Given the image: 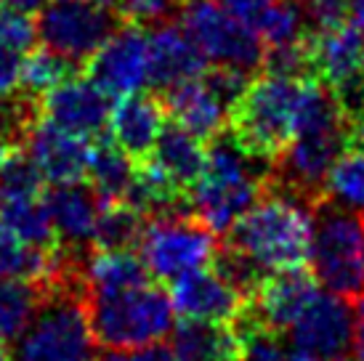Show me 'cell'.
Instances as JSON below:
<instances>
[{"instance_id":"35","label":"cell","mask_w":364,"mask_h":361,"mask_svg":"<svg viewBox=\"0 0 364 361\" xmlns=\"http://www.w3.org/2000/svg\"><path fill=\"white\" fill-rule=\"evenodd\" d=\"M35 38H38V27L30 19V14L0 0V45L27 53L35 45Z\"/></svg>"},{"instance_id":"46","label":"cell","mask_w":364,"mask_h":361,"mask_svg":"<svg viewBox=\"0 0 364 361\" xmlns=\"http://www.w3.org/2000/svg\"><path fill=\"white\" fill-rule=\"evenodd\" d=\"M0 361H11V353L6 348V343H0Z\"/></svg>"},{"instance_id":"17","label":"cell","mask_w":364,"mask_h":361,"mask_svg":"<svg viewBox=\"0 0 364 361\" xmlns=\"http://www.w3.org/2000/svg\"><path fill=\"white\" fill-rule=\"evenodd\" d=\"M43 205L53 223L59 247L70 252H82L93 239L96 218L102 210V197L91 183H51V189L43 191Z\"/></svg>"},{"instance_id":"21","label":"cell","mask_w":364,"mask_h":361,"mask_svg":"<svg viewBox=\"0 0 364 361\" xmlns=\"http://www.w3.org/2000/svg\"><path fill=\"white\" fill-rule=\"evenodd\" d=\"M165 125L162 101L131 93L120 96L109 112V139L120 146L133 162H144L154 149V141Z\"/></svg>"},{"instance_id":"29","label":"cell","mask_w":364,"mask_h":361,"mask_svg":"<svg viewBox=\"0 0 364 361\" xmlns=\"http://www.w3.org/2000/svg\"><path fill=\"white\" fill-rule=\"evenodd\" d=\"M43 284L19 279H0V343H11L35 313Z\"/></svg>"},{"instance_id":"2","label":"cell","mask_w":364,"mask_h":361,"mask_svg":"<svg viewBox=\"0 0 364 361\" xmlns=\"http://www.w3.org/2000/svg\"><path fill=\"white\" fill-rule=\"evenodd\" d=\"M11 361H99L82 281L75 269L46 281L27 327L11 340Z\"/></svg>"},{"instance_id":"39","label":"cell","mask_w":364,"mask_h":361,"mask_svg":"<svg viewBox=\"0 0 364 361\" xmlns=\"http://www.w3.org/2000/svg\"><path fill=\"white\" fill-rule=\"evenodd\" d=\"M21 64H24L21 50L0 45V99H6L21 88Z\"/></svg>"},{"instance_id":"5","label":"cell","mask_w":364,"mask_h":361,"mask_svg":"<svg viewBox=\"0 0 364 361\" xmlns=\"http://www.w3.org/2000/svg\"><path fill=\"white\" fill-rule=\"evenodd\" d=\"M306 80L282 77L272 72H263L261 77L250 80L242 96L229 109V136L250 157L274 162L293 139Z\"/></svg>"},{"instance_id":"18","label":"cell","mask_w":364,"mask_h":361,"mask_svg":"<svg viewBox=\"0 0 364 361\" xmlns=\"http://www.w3.org/2000/svg\"><path fill=\"white\" fill-rule=\"evenodd\" d=\"M168 295H171L173 311L181 319L200 321H234L242 303L247 301L234 287H229L210 266L173 279Z\"/></svg>"},{"instance_id":"36","label":"cell","mask_w":364,"mask_h":361,"mask_svg":"<svg viewBox=\"0 0 364 361\" xmlns=\"http://www.w3.org/2000/svg\"><path fill=\"white\" fill-rule=\"evenodd\" d=\"M112 6L128 21L144 24V21L171 19L173 14H178L183 0H112Z\"/></svg>"},{"instance_id":"19","label":"cell","mask_w":364,"mask_h":361,"mask_svg":"<svg viewBox=\"0 0 364 361\" xmlns=\"http://www.w3.org/2000/svg\"><path fill=\"white\" fill-rule=\"evenodd\" d=\"M210 64L194 45L189 32L171 19L157 21L149 32V85L168 90L183 80L200 77Z\"/></svg>"},{"instance_id":"44","label":"cell","mask_w":364,"mask_h":361,"mask_svg":"<svg viewBox=\"0 0 364 361\" xmlns=\"http://www.w3.org/2000/svg\"><path fill=\"white\" fill-rule=\"evenodd\" d=\"M3 3H9V6H14V9H21V11H41L48 0H3Z\"/></svg>"},{"instance_id":"4","label":"cell","mask_w":364,"mask_h":361,"mask_svg":"<svg viewBox=\"0 0 364 361\" xmlns=\"http://www.w3.org/2000/svg\"><path fill=\"white\" fill-rule=\"evenodd\" d=\"M269 171L272 162L250 157L229 136V131H221L208 141L205 171L189 191L194 215L213 234L223 237L232 229V223L261 197Z\"/></svg>"},{"instance_id":"45","label":"cell","mask_w":364,"mask_h":361,"mask_svg":"<svg viewBox=\"0 0 364 361\" xmlns=\"http://www.w3.org/2000/svg\"><path fill=\"white\" fill-rule=\"evenodd\" d=\"M287 361H327V359H319V356H311V353H304V351H293L287 353Z\"/></svg>"},{"instance_id":"6","label":"cell","mask_w":364,"mask_h":361,"mask_svg":"<svg viewBox=\"0 0 364 361\" xmlns=\"http://www.w3.org/2000/svg\"><path fill=\"white\" fill-rule=\"evenodd\" d=\"M85 308L96 345L107 351L141 348L165 340L173 330L171 295L144 281L112 292H85Z\"/></svg>"},{"instance_id":"41","label":"cell","mask_w":364,"mask_h":361,"mask_svg":"<svg viewBox=\"0 0 364 361\" xmlns=\"http://www.w3.org/2000/svg\"><path fill=\"white\" fill-rule=\"evenodd\" d=\"M356 361H364V295L354 301V345H351Z\"/></svg>"},{"instance_id":"14","label":"cell","mask_w":364,"mask_h":361,"mask_svg":"<svg viewBox=\"0 0 364 361\" xmlns=\"http://www.w3.org/2000/svg\"><path fill=\"white\" fill-rule=\"evenodd\" d=\"M316 295H319V281L314 279L311 269L293 266V269L269 271L258 284V290L245 303L261 324L284 335L311 306Z\"/></svg>"},{"instance_id":"43","label":"cell","mask_w":364,"mask_h":361,"mask_svg":"<svg viewBox=\"0 0 364 361\" xmlns=\"http://www.w3.org/2000/svg\"><path fill=\"white\" fill-rule=\"evenodd\" d=\"M348 146L364 151V117H359V120L351 125V144H348Z\"/></svg>"},{"instance_id":"47","label":"cell","mask_w":364,"mask_h":361,"mask_svg":"<svg viewBox=\"0 0 364 361\" xmlns=\"http://www.w3.org/2000/svg\"><path fill=\"white\" fill-rule=\"evenodd\" d=\"M109 3H112V0H109Z\"/></svg>"},{"instance_id":"24","label":"cell","mask_w":364,"mask_h":361,"mask_svg":"<svg viewBox=\"0 0 364 361\" xmlns=\"http://www.w3.org/2000/svg\"><path fill=\"white\" fill-rule=\"evenodd\" d=\"M64 247L56 250H38L19 237H14L3 223H0V279H19L46 284L56 274L72 269L75 258Z\"/></svg>"},{"instance_id":"1","label":"cell","mask_w":364,"mask_h":361,"mask_svg":"<svg viewBox=\"0 0 364 361\" xmlns=\"http://www.w3.org/2000/svg\"><path fill=\"white\" fill-rule=\"evenodd\" d=\"M348 144L351 120L341 109L333 90L322 80L309 77L304 82L293 139L272 162L269 180L306 205H314L322 197L324 178L333 162L343 154V149H348Z\"/></svg>"},{"instance_id":"7","label":"cell","mask_w":364,"mask_h":361,"mask_svg":"<svg viewBox=\"0 0 364 361\" xmlns=\"http://www.w3.org/2000/svg\"><path fill=\"white\" fill-rule=\"evenodd\" d=\"M309 263L327 292L348 301L364 295V212L322 194L311 205Z\"/></svg>"},{"instance_id":"9","label":"cell","mask_w":364,"mask_h":361,"mask_svg":"<svg viewBox=\"0 0 364 361\" xmlns=\"http://www.w3.org/2000/svg\"><path fill=\"white\" fill-rule=\"evenodd\" d=\"M178 24L189 32L194 45L203 50L208 64L258 75L263 67L266 45L250 27L213 0H183L178 9Z\"/></svg>"},{"instance_id":"20","label":"cell","mask_w":364,"mask_h":361,"mask_svg":"<svg viewBox=\"0 0 364 361\" xmlns=\"http://www.w3.org/2000/svg\"><path fill=\"white\" fill-rule=\"evenodd\" d=\"M162 107L171 114L173 122H178L181 128H186L205 144L226 131L229 104L213 90V85L203 75L162 90Z\"/></svg>"},{"instance_id":"30","label":"cell","mask_w":364,"mask_h":361,"mask_svg":"<svg viewBox=\"0 0 364 361\" xmlns=\"http://www.w3.org/2000/svg\"><path fill=\"white\" fill-rule=\"evenodd\" d=\"M232 324L240 335V361H287L290 351L284 345L282 332L261 324L247 308V303H242Z\"/></svg>"},{"instance_id":"40","label":"cell","mask_w":364,"mask_h":361,"mask_svg":"<svg viewBox=\"0 0 364 361\" xmlns=\"http://www.w3.org/2000/svg\"><path fill=\"white\" fill-rule=\"evenodd\" d=\"M99 361H173V356L165 345L152 343V345H141V348H120V351H109V353H104Z\"/></svg>"},{"instance_id":"26","label":"cell","mask_w":364,"mask_h":361,"mask_svg":"<svg viewBox=\"0 0 364 361\" xmlns=\"http://www.w3.org/2000/svg\"><path fill=\"white\" fill-rule=\"evenodd\" d=\"M136 162L114 144L112 139H99L91 144V157H88V183H91L102 202L125 200V191L131 186Z\"/></svg>"},{"instance_id":"12","label":"cell","mask_w":364,"mask_h":361,"mask_svg":"<svg viewBox=\"0 0 364 361\" xmlns=\"http://www.w3.org/2000/svg\"><path fill=\"white\" fill-rule=\"evenodd\" d=\"M287 332L295 351L327 361L346 359L354 345V306L335 292L316 295Z\"/></svg>"},{"instance_id":"38","label":"cell","mask_w":364,"mask_h":361,"mask_svg":"<svg viewBox=\"0 0 364 361\" xmlns=\"http://www.w3.org/2000/svg\"><path fill=\"white\" fill-rule=\"evenodd\" d=\"M213 3H218L226 14H232L234 19L242 21L245 27H250L258 35L277 0H213Z\"/></svg>"},{"instance_id":"11","label":"cell","mask_w":364,"mask_h":361,"mask_svg":"<svg viewBox=\"0 0 364 361\" xmlns=\"http://www.w3.org/2000/svg\"><path fill=\"white\" fill-rule=\"evenodd\" d=\"M88 64V77L112 96L141 93L149 85V32L139 21H128L96 48Z\"/></svg>"},{"instance_id":"42","label":"cell","mask_w":364,"mask_h":361,"mask_svg":"<svg viewBox=\"0 0 364 361\" xmlns=\"http://www.w3.org/2000/svg\"><path fill=\"white\" fill-rule=\"evenodd\" d=\"M348 21H354L359 30H364V0H346Z\"/></svg>"},{"instance_id":"33","label":"cell","mask_w":364,"mask_h":361,"mask_svg":"<svg viewBox=\"0 0 364 361\" xmlns=\"http://www.w3.org/2000/svg\"><path fill=\"white\" fill-rule=\"evenodd\" d=\"M75 72V64L53 53L51 48L43 45L41 50H27V59L21 64V88L41 99L46 90H51L56 82L70 77Z\"/></svg>"},{"instance_id":"15","label":"cell","mask_w":364,"mask_h":361,"mask_svg":"<svg viewBox=\"0 0 364 361\" xmlns=\"http://www.w3.org/2000/svg\"><path fill=\"white\" fill-rule=\"evenodd\" d=\"M306 48L314 77L333 93L364 80V35L354 21L346 19L327 30L309 32Z\"/></svg>"},{"instance_id":"23","label":"cell","mask_w":364,"mask_h":361,"mask_svg":"<svg viewBox=\"0 0 364 361\" xmlns=\"http://www.w3.org/2000/svg\"><path fill=\"white\" fill-rule=\"evenodd\" d=\"M205 141L181 128L178 122H165L160 136L154 141V149L149 160L160 168L173 186L181 191H192L205 171Z\"/></svg>"},{"instance_id":"8","label":"cell","mask_w":364,"mask_h":361,"mask_svg":"<svg viewBox=\"0 0 364 361\" xmlns=\"http://www.w3.org/2000/svg\"><path fill=\"white\" fill-rule=\"evenodd\" d=\"M215 247L218 234H213L197 215H160L146 218L139 239V258L154 279L173 281L189 271L210 266Z\"/></svg>"},{"instance_id":"28","label":"cell","mask_w":364,"mask_h":361,"mask_svg":"<svg viewBox=\"0 0 364 361\" xmlns=\"http://www.w3.org/2000/svg\"><path fill=\"white\" fill-rule=\"evenodd\" d=\"M144 226H146V215L125 200L104 202L91 242L96 244V250H131L141 239Z\"/></svg>"},{"instance_id":"10","label":"cell","mask_w":364,"mask_h":361,"mask_svg":"<svg viewBox=\"0 0 364 361\" xmlns=\"http://www.w3.org/2000/svg\"><path fill=\"white\" fill-rule=\"evenodd\" d=\"M109 0H48L41 9L38 38L70 64H85L120 24Z\"/></svg>"},{"instance_id":"34","label":"cell","mask_w":364,"mask_h":361,"mask_svg":"<svg viewBox=\"0 0 364 361\" xmlns=\"http://www.w3.org/2000/svg\"><path fill=\"white\" fill-rule=\"evenodd\" d=\"M43 176L35 168L27 151L14 149L9 160L0 165V200H19V197H41Z\"/></svg>"},{"instance_id":"31","label":"cell","mask_w":364,"mask_h":361,"mask_svg":"<svg viewBox=\"0 0 364 361\" xmlns=\"http://www.w3.org/2000/svg\"><path fill=\"white\" fill-rule=\"evenodd\" d=\"M322 194L338 205L364 212V151L354 146L343 149L324 178Z\"/></svg>"},{"instance_id":"32","label":"cell","mask_w":364,"mask_h":361,"mask_svg":"<svg viewBox=\"0 0 364 361\" xmlns=\"http://www.w3.org/2000/svg\"><path fill=\"white\" fill-rule=\"evenodd\" d=\"M210 269L221 276L229 287L240 292L242 298H250L255 290H258V284L263 281V276L269 274V271L263 269L261 263L253 261L247 252H242L240 247H234L229 242H223L215 247V255H213L210 261Z\"/></svg>"},{"instance_id":"16","label":"cell","mask_w":364,"mask_h":361,"mask_svg":"<svg viewBox=\"0 0 364 361\" xmlns=\"http://www.w3.org/2000/svg\"><path fill=\"white\" fill-rule=\"evenodd\" d=\"M91 144V139L64 131L46 117H38L24 136V151L46 183H75L85 178Z\"/></svg>"},{"instance_id":"13","label":"cell","mask_w":364,"mask_h":361,"mask_svg":"<svg viewBox=\"0 0 364 361\" xmlns=\"http://www.w3.org/2000/svg\"><path fill=\"white\" fill-rule=\"evenodd\" d=\"M112 96H107L91 77L70 75L41 96V114L64 131L85 139H99L109 125Z\"/></svg>"},{"instance_id":"22","label":"cell","mask_w":364,"mask_h":361,"mask_svg":"<svg viewBox=\"0 0 364 361\" xmlns=\"http://www.w3.org/2000/svg\"><path fill=\"white\" fill-rule=\"evenodd\" d=\"M168 338L173 361H240V335L232 321L181 319Z\"/></svg>"},{"instance_id":"25","label":"cell","mask_w":364,"mask_h":361,"mask_svg":"<svg viewBox=\"0 0 364 361\" xmlns=\"http://www.w3.org/2000/svg\"><path fill=\"white\" fill-rule=\"evenodd\" d=\"M152 279L144 261L131 250H99L82 266L80 281L85 292H112L136 287Z\"/></svg>"},{"instance_id":"37","label":"cell","mask_w":364,"mask_h":361,"mask_svg":"<svg viewBox=\"0 0 364 361\" xmlns=\"http://www.w3.org/2000/svg\"><path fill=\"white\" fill-rule=\"evenodd\" d=\"M298 9L304 14L309 32L327 30V27H335L348 19L346 0H298Z\"/></svg>"},{"instance_id":"3","label":"cell","mask_w":364,"mask_h":361,"mask_svg":"<svg viewBox=\"0 0 364 361\" xmlns=\"http://www.w3.org/2000/svg\"><path fill=\"white\" fill-rule=\"evenodd\" d=\"M221 239L247 252L266 271L306 266L311 244V205L266 178L261 197Z\"/></svg>"},{"instance_id":"27","label":"cell","mask_w":364,"mask_h":361,"mask_svg":"<svg viewBox=\"0 0 364 361\" xmlns=\"http://www.w3.org/2000/svg\"><path fill=\"white\" fill-rule=\"evenodd\" d=\"M0 223L38 250H56L59 239L48 210L41 197H19V200H0Z\"/></svg>"}]
</instances>
